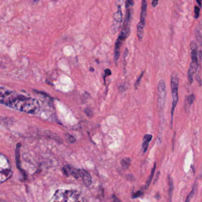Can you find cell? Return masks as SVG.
Masks as SVG:
<instances>
[{"mask_svg":"<svg viewBox=\"0 0 202 202\" xmlns=\"http://www.w3.org/2000/svg\"><path fill=\"white\" fill-rule=\"evenodd\" d=\"M0 104L31 115L37 114L40 110L37 100L1 87Z\"/></svg>","mask_w":202,"mask_h":202,"instance_id":"cell-1","label":"cell"},{"mask_svg":"<svg viewBox=\"0 0 202 202\" xmlns=\"http://www.w3.org/2000/svg\"><path fill=\"white\" fill-rule=\"evenodd\" d=\"M80 193L76 190L59 189L56 191L50 201L53 202H78Z\"/></svg>","mask_w":202,"mask_h":202,"instance_id":"cell-2","label":"cell"},{"mask_svg":"<svg viewBox=\"0 0 202 202\" xmlns=\"http://www.w3.org/2000/svg\"><path fill=\"white\" fill-rule=\"evenodd\" d=\"M190 48L191 62L188 71V78L190 84H191L193 81V75L196 74L199 68L197 45L195 41H192L191 42Z\"/></svg>","mask_w":202,"mask_h":202,"instance_id":"cell-3","label":"cell"},{"mask_svg":"<svg viewBox=\"0 0 202 202\" xmlns=\"http://www.w3.org/2000/svg\"><path fill=\"white\" fill-rule=\"evenodd\" d=\"M13 173L11 165L8 159L5 155L0 153V184L9 180Z\"/></svg>","mask_w":202,"mask_h":202,"instance_id":"cell-4","label":"cell"},{"mask_svg":"<svg viewBox=\"0 0 202 202\" xmlns=\"http://www.w3.org/2000/svg\"><path fill=\"white\" fill-rule=\"evenodd\" d=\"M179 85V77L176 74H173L171 77V92H172V107H171V123H172L174 110H175L176 107L179 101V95H178Z\"/></svg>","mask_w":202,"mask_h":202,"instance_id":"cell-5","label":"cell"},{"mask_svg":"<svg viewBox=\"0 0 202 202\" xmlns=\"http://www.w3.org/2000/svg\"><path fill=\"white\" fill-rule=\"evenodd\" d=\"M147 3L146 0H142L140 21L137 24V36L140 40H142L144 36V28L145 25V18L147 16Z\"/></svg>","mask_w":202,"mask_h":202,"instance_id":"cell-6","label":"cell"},{"mask_svg":"<svg viewBox=\"0 0 202 202\" xmlns=\"http://www.w3.org/2000/svg\"><path fill=\"white\" fill-rule=\"evenodd\" d=\"M166 85L164 80H161L158 85V107L162 112L164 110L166 100Z\"/></svg>","mask_w":202,"mask_h":202,"instance_id":"cell-7","label":"cell"},{"mask_svg":"<svg viewBox=\"0 0 202 202\" xmlns=\"http://www.w3.org/2000/svg\"><path fill=\"white\" fill-rule=\"evenodd\" d=\"M131 21V13L130 9L129 8L126 9L124 21L121 31V34L119 36V37H120L124 41L127 39V37L129 36L130 33Z\"/></svg>","mask_w":202,"mask_h":202,"instance_id":"cell-8","label":"cell"},{"mask_svg":"<svg viewBox=\"0 0 202 202\" xmlns=\"http://www.w3.org/2000/svg\"><path fill=\"white\" fill-rule=\"evenodd\" d=\"M123 21V13L121 10V5H118V10L114 14L113 18V24H112V30L114 33H117L120 27H121V23Z\"/></svg>","mask_w":202,"mask_h":202,"instance_id":"cell-9","label":"cell"},{"mask_svg":"<svg viewBox=\"0 0 202 202\" xmlns=\"http://www.w3.org/2000/svg\"><path fill=\"white\" fill-rule=\"evenodd\" d=\"M79 177L82 178L83 183L86 187H89L92 184V177L90 174L83 169H79Z\"/></svg>","mask_w":202,"mask_h":202,"instance_id":"cell-10","label":"cell"},{"mask_svg":"<svg viewBox=\"0 0 202 202\" xmlns=\"http://www.w3.org/2000/svg\"><path fill=\"white\" fill-rule=\"evenodd\" d=\"M124 40L118 36V39L115 41V50H114V61L117 64L118 62V60L120 56V52H121V48L123 45V42Z\"/></svg>","mask_w":202,"mask_h":202,"instance_id":"cell-11","label":"cell"},{"mask_svg":"<svg viewBox=\"0 0 202 202\" xmlns=\"http://www.w3.org/2000/svg\"><path fill=\"white\" fill-rule=\"evenodd\" d=\"M196 37L198 43L197 45V50H198V56L200 60H202V36L199 30H196Z\"/></svg>","mask_w":202,"mask_h":202,"instance_id":"cell-12","label":"cell"},{"mask_svg":"<svg viewBox=\"0 0 202 202\" xmlns=\"http://www.w3.org/2000/svg\"><path fill=\"white\" fill-rule=\"evenodd\" d=\"M152 139H153V136L151 135L147 134L144 136L142 146V150L144 152L147 151L148 148V146H149V144L152 140Z\"/></svg>","mask_w":202,"mask_h":202,"instance_id":"cell-13","label":"cell"},{"mask_svg":"<svg viewBox=\"0 0 202 202\" xmlns=\"http://www.w3.org/2000/svg\"><path fill=\"white\" fill-rule=\"evenodd\" d=\"M197 190V184L196 183H194V185L193 186V188L192 190L191 191V192L189 193V194L188 195V196L187 197L186 199V202H190L192 199V198L194 196V195L196 194V192Z\"/></svg>","mask_w":202,"mask_h":202,"instance_id":"cell-14","label":"cell"},{"mask_svg":"<svg viewBox=\"0 0 202 202\" xmlns=\"http://www.w3.org/2000/svg\"><path fill=\"white\" fill-rule=\"evenodd\" d=\"M156 163L154 164V166L153 167V168L152 169V170H151V174L150 175V176L148 177V180L146 182V185H145V188H148V187L150 185V183L153 178V177H154V172H155V171H156Z\"/></svg>","mask_w":202,"mask_h":202,"instance_id":"cell-15","label":"cell"},{"mask_svg":"<svg viewBox=\"0 0 202 202\" xmlns=\"http://www.w3.org/2000/svg\"><path fill=\"white\" fill-rule=\"evenodd\" d=\"M121 166L123 167V168L124 169H128L129 168L130 164H131V159L129 158L126 157L123 158L121 161Z\"/></svg>","mask_w":202,"mask_h":202,"instance_id":"cell-16","label":"cell"},{"mask_svg":"<svg viewBox=\"0 0 202 202\" xmlns=\"http://www.w3.org/2000/svg\"><path fill=\"white\" fill-rule=\"evenodd\" d=\"M169 198H170V201H171L172 192L174 190V185H173V180L170 175L169 176Z\"/></svg>","mask_w":202,"mask_h":202,"instance_id":"cell-17","label":"cell"},{"mask_svg":"<svg viewBox=\"0 0 202 202\" xmlns=\"http://www.w3.org/2000/svg\"><path fill=\"white\" fill-rule=\"evenodd\" d=\"M65 137L67 139V140L69 142V143H74L75 142V137L72 136V135H70L69 134H66L65 135Z\"/></svg>","mask_w":202,"mask_h":202,"instance_id":"cell-18","label":"cell"},{"mask_svg":"<svg viewBox=\"0 0 202 202\" xmlns=\"http://www.w3.org/2000/svg\"><path fill=\"white\" fill-rule=\"evenodd\" d=\"M144 71H142V72H141V74H140V76L138 77V78H137V81H136L135 83V84L134 85H135V87L136 89H137L138 87L140 85V82H141V80H142V77H143V75H144Z\"/></svg>","mask_w":202,"mask_h":202,"instance_id":"cell-19","label":"cell"},{"mask_svg":"<svg viewBox=\"0 0 202 202\" xmlns=\"http://www.w3.org/2000/svg\"><path fill=\"white\" fill-rule=\"evenodd\" d=\"M194 95L193 94L188 96L187 98V103H188V104L190 105H191L193 104V103L194 101Z\"/></svg>","mask_w":202,"mask_h":202,"instance_id":"cell-20","label":"cell"},{"mask_svg":"<svg viewBox=\"0 0 202 202\" xmlns=\"http://www.w3.org/2000/svg\"><path fill=\"white\" fill-rule=\"evenodd\" d=\"M200 7L198 6H195L194 7V17L195 18L197 19L199 17V14H200Z\"/></svg>","mask_w":202,"mask_h":202,"instance_id":"cell-21","label":"cell"},{"mask_svg":"<svg viewBox=\"0 0 202 202\" xmlns=\"http://www.w3.org/2000/svg\"><path fill=\"white\" fill-rule=\"evenodd\" d=\"M134 5V1L133 0H126L125 2L126 9L129 8V6H133Z\"/></svg>","mask_w":202,"mask_h":202,"instance_id":"cell-22","label":"cell"},{"mask_svg":"<svg viewBox=\"0 0 202 202\" xmlns=\"http://www.w3.org/2000/svg\"><path fill=\"white\" fill-rule=\"evenodd\" d=\"M142 194H143L142 191H137V192L134 193V194H132V198H137V197H139L142 196Z\"/></svg>","mask_w":202,"mask_h":202,"instance_id":"cell-23","label":"cell"},{"mask_svg":"<svg viewBox=\"0 0 202 202\" xmlns=\"http://www.w3.org/2000/svg\"><path fill=\"white\" fill-rule=\"evenodd\" d=\"M196 80L198 81V83H199V85L201 86L202 84V80L200 79V77H199V75H196Z\"/></svg>","mask_w":202,"mask_h":202,"instance_id":"cell-24","label":"cell"},{"mask_svg":"<svg viewBox=\"0 0 202 202\" xmlns=\"http://www.w3.org/2000/svg\"><path fill=\"white\" fill-rule=\"evenodd\" d=\"M105 74L106 76H109L111 75V71L109 69H106L105 70Z\"/></svg>","mask_w":202,"mask_h":202,"instance_id":"cell-25","label":"cell"},{"mask_svg":"<svg viewBox=\"0 0 202 202\" xmlns=\"http://www.w3.org/2000/svg\"><path fill=\"white\" fill-rule=\"evenodd\" d=\"M158 4V0H152V5L153 7H156Z\"/></svg>","mask_w":202,"mask_h":202,"instance_id":"cell-26","label":"cell"},{"mask_svg":"<svg viewBox=\"0 0 202 202\" xmlns=\"http://www.w3.org/2000/svg\"><path fill=\"white\" fill-rule=\"evenodd\" d=\"M128 49L127 48H125L124 51V59H125V58H126V56L128 55Z\"/></svg>","mask_w":202,"mask_h":202,"instance_id":"cell-27","label":"cell"},{"mask_svg":"<svg viewBox=\"0 0 202 202\" xmlns=\"http://www.w3.org/2000/svg\"><path fill=\"white\" fill-rule=\"evenodd\" d=\"M202 0H196L197 3L198 4V5L200 7V8L202 7Z\"/></svg>","mask_w":202,"mask_h":202,"instance_id":"cell-28","label":"cell"},{"mask_svg":"<svg viewBox=\"0 0 202 202\" xmlns=\"http://www.w3.org/2000/svg\"><path fill=\"white\" fill-rule=\"evenodd\" d=\"M90 71H94V69L92 67H91L90 68Z\"/></svg>","mask_w":202,"mask_h":202,"instance_id":"cell-29","label":"cell"},{"mask_svg":"<svg viewBox=\"0 0 202 202\" xmlns=\"http://www.w3.org/2000/svg\"><path fill=\"white\" fill-rule=\"evenodd\" d=\"M39 1H40V0H34V2H38Z\"/></svg>","mask_w":202,"mask_h":202,"instance_id":"cell-30","label":"cell"}]
</instances>
